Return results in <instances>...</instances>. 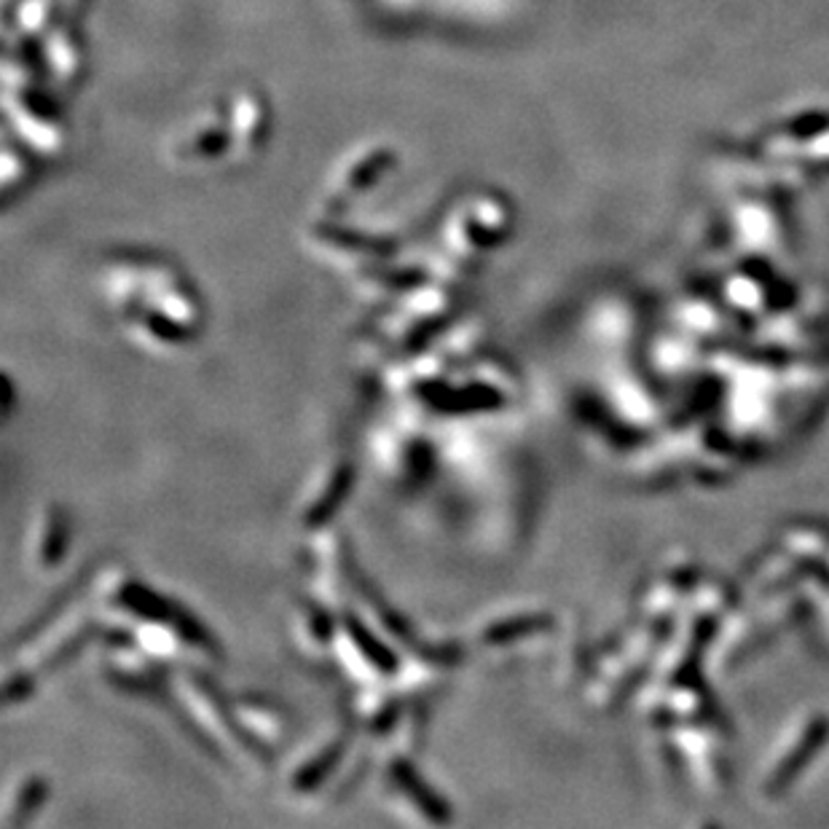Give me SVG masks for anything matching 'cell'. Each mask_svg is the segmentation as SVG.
Wrapping results in <instances>:
<instances>
[{
    "mask_svg": "<svg viewBox=\"0 0 829 829\" xmlns=\"http://www.w3.org/2000/svg\"><path fill=\"white\" fill-rule=\"evenodd\" d=\"M237 714L242 719V727L250 733H258V738L266 744L277 742L284 736L288 719L282 717V708L256 704V698H242L237 704Z\"/></svg>",
    "mask_w": 829,
    "mask_h": 829,
    "instance_id": "obj_1",
    "label": "cell"
},
{
    "mask_svg": "<svg viewBox=\"0 0 829 829\" xmlns=\"http://www.w3.org/2000/svg\"><path fill=\"white\" fill-rule=\"evenodd\" d=\"M68 550V518L60 512H52L43 524V542H41V559L46 567H54Z\"/></svg>",
    "mask_w": 829,
    "mask_h": 829,
    "instance_id": "obj_3",
    "label": "cell"
},
{
    "mask_svg": "<svg viewBox=\"0 0 829 829\" xmlns=\"http://www.w3.org/2000/svg\"><path fill=\"white\" fill-rule=\"evenodd\" d=\"M41 797H46V781H30L24 784V797L19 800V816L28 819L35 811V806L41 802Z\"/></svg>",
    "mask_w": 829,
    "mask_h": 829,
    "instance_id": "obj_4",
    "label": "cell"
},
{
    "mask_svg": "<svg viewBox=\"0 0 829 829\" xmlns=\"http://www.w3.org/2000/svg\"><path fill=\"white\" fill-rule=\"evenodd\" d=\"M392 774H395L397 787H401L406 795H411V800L416 802V811L427 816L429 821H446L448 819L446 806H443L438 797H435L427 787H424L419 778H416L414 770H411L408 765L403 763V759H397L395 768H392Z\"/></svg>",
    "mask_w": 829,
    "mask_h": 829,
    "instance_id": "obj_2",
    "label": "cell"
}]
</instances>
